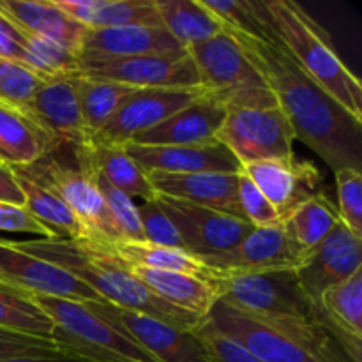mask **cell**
<instances>
[{
    "mask_svg": "<svg viewBox=\"0 0 362 362\" xmlns=\"http://www.w3.org/2000/svg\"><path fill=\"white\" fill-rule=\"evenodd\" d=\"M232 35V34H230ZM265 78L296 140L306 144L331 170H362V120L318 87L272 35L269 41L233 35Z\"/></svg>",
    "mask_w": 362,
    "mask_h": 362,
    "instance_id": "1",
    "label": "cell"
},
{
    "mask_svg": "<svg viewBox=\"0 0 362 362\" xmlns=\"http://www.w3.org/2000/svg\"><path fill=\"white\" fill-rule=\"evenodd\" d=\"M14 244L28 255L49 262L83 281L88 288L94 290L103 303L147 315L182 331H194L205 322V318L170 306L168 303L159 299L108 255L87 250L81 244L60 237L14 240Z\"/></svg>",
    "mask_w": 362,
    "mask_h": 362,
    "instance_id": "2",
    "label": "cell"
},
{
    "mask_svg": "<svg viewBox=\"0 0 362 362\" xmlns=\"http://www.w3.org/2000/svg\"><path fill=\"white\" fill-rule=\"evenodd\" d=\"M274 37L297 66L346 112L362 120L361 80L343 64L327 32L292 0H262Z\"/></svg>",
    "mask_w": 362,
    "mask_h": 362,
    "instance_id": "3",
    "label": "cell"
},
{
    "mask_svg": "<svg viewBox=\"0 0 362 362\" xmlns=\"http://www.w3.org/2000/svg\"><path fill=\"white\" fill-rule=\"evenodd\" d=\"M186 49L197 67L202 87L226 110L278 106L265 78L233 35L223 32Z\"/></svg>",
    "mask_w": 362,
    "mask_h": 362,
    "instance_id": "4",
    "label": "cell"
},
{
    "mask_svg": "<svg viewBox=\"0 0 362 362\" xmlns=\"http://www.w3.org/2000/svg\"><path fill=\"white\" fill-rule=\"evenodd\" d=\"M30 297L55 324L53 343L60 352L88 362H158L124 332L92 313L83 303Z\"/></svg>",
    "mask_w": 362,
    "mask_h": 362,
    "instance_id": "5",
    "label": "cell"
},
{
    "mask_svg": "<svg viewBox=\"0 0 362 362\" xmlns=\"http://www.w3.org/2000/svg\"><path fill=\"white\" fill-rule=\"evenodd\" d=\"M214 286L219 300L251 317L317 320L293 269L223 276Z\"/></svg>",
    "mask_w": 362,
    "mask_h": 362,
    "instance_id": "6",
    "label": "cell"
},
{
    "mask_svg": "<svg viewBox=\"0 0 362 362\" xmlns=\"http://www.w3.org/2000/svg\"><path fill=\"white\" fill-rule=\"evenodd\" d=\"M218 141L235 156L240 166L296 158V133L279 106L228 110Z\"/></svg>",
    "mask_w": 362,
    "mask_h": 362,
    "instance_id": "7",
    "label": "cell"
},
{
    "mask_svg": "<svg viewBox=\"0 0 362 362\" xmlns=\"http://www.w3.org/2000/svg\"><path fill=\"white\" fill-rule=\"evenodd\" d=\"M27 168L45 180L48 186H52L66 202L67 207L74 212V216L83 223L92 239L90 243L81 246L98 247L103 244L122 240L115 219L106 209L101 193L83 166L78 163L71 165L60 161L55 158V152H52Z\"/></svg>",
    "mask_w": 362,
    "mask_h": 362,
    "instance_id": "8",
    "label": "cell"
},
{
    "mask_svg": "<svg viewBox=\"0 0 362 362\" xmlns=\"http://www.w3.org/2000/svg\"><path fill=\"white\" fill-rule=\"evenodd\" d=\"M101 320L124 332L158 362H211L194 331H182L161 320L108 303H83Z\"/></svg>",
    "mask_w": 362,
    "mask_h": 362,
    "instance_id": "9",
    "label": "cell"
},
{
    "mask_svg": "<svg viewBox=\"0 0 362 362\" xmlns=\"http://www.w3.org/2000/svg\"><path fill=\"white\" fill-rule=\"evenodd\" d=\"M81 76L108 80L134 88L202 87L187 49L179 55H147L112 60H78Z\"/></svg>",
    "mask_w": 362,
    "mask_h": 362,
    "instance_id": "10",
    "label": "cell"
},
{
    "mask_svg": "<svg viewBox=\"0 0 362 362\" xmlns=\"http://www.w3.org/2000/svg\"><path fill=\"white\" fill-rule=\"evenodd\" d=\"M205 92L204 87L136 88L127 95L112 119L90 141L126 145L138 134L152 129Z\"/></svg>",
    "mask_w": 362,
    "mask_h": 362,
    "instance_id": "11",
    "label": "cell"
},
{
    "mask_svg": "<svg viewBox=\"0 0 362 362\" xmlns=\"http://www.w3.org/2000/svg\"><path fill=\"white\" fill-rule=\"evenodd\" d=\"M0 283L28 296L57 297L78 303H103L94 290L64 269L20 250L0 237Z\"/></svg>",
    "mask_w": 362,
    "mask_h": 362,
    "instance_id": "12",
    "label": "cell"
},
{
    "mask_svg": "<svg viewBox=\"0 0 362 362\" xmlns=\"http://www.w3.org/2000/svg\"><path fill=\"white\" fill-rule=\"evenodd\" d=\"M304 253L293 244L281 221L253 228L235 247L202 260L219 276L297 269Z\"/></svg>",
    "mask_w": 362,
    "mask_h": 362,
    "instance_id": "13",
    "label": "cell"
},
{
    "mask_svg": "<svg viewBox=\"0 0 362 362\" xmlns=\"http://www.w3.org/2000/svg\"><path fill=\"white\" fill-rule=\"evenodd\" d=\"M156 200L179 230L184 247L198 258L232 250L253 230L250 223L225 212L198 207L159 194H156Z\"/></svg>",
    "mask_w": 362,
    "mask_h": 362,
    "instance_id": "14",
    "label": "cell"
},
{
    "mask_svg": "<svg viewBox=\"0 0 362 362\" xmlns=\"http://www.w3.org/2000/svg\"><path fill=\"white\" fill-rule=\"evenodd\" d=\"M359 269H362V240L339 223L320 246L304 255L299 267L293 271L304 296L311 306L317 308L324 292L349 279Z\"/></svg>",
    "mask_w": 362,
    "mask_h": 362,
    "instance_id": "15",
    "label": "cell"
},
{
    "mask_svg": "<svg viewBox=\"0 0 362 362\" xmlns=\"http://www.w3.org/2000/svg\"><path fill=\"white\" fill-rule=\"evenodd\" d=\"M207 320L264 362H320L299 343L219 299Z\"/></svg>",
    "mask_w": 362,
    "mask_h": 362,
    "instance_id": "16",
    "label": "cell"
},
{
    "mask_svg": "<svg viewBox=\"0 0 362 362\" xmlns=\"http://www.w3.org/2000/svg\"><path fill=\"white\" fill-rule=\"evenodd\" d=\"M243 172L257 184L279 219L286 218L308 198L318 194L322 179L313 163L299 161L297 158L250 163L243 166Z\"/></svg>",
    "mask_w": 362,
    "mask_h": 362,
    "instance_id": "17",
    "label": "cell"
},
{
    "mask_svg": "<svg viewBox=\"0 0 362 362\" xmlns=\"http://www.w3.org/2000/svg\"><path fill=\"white\" fill-rule=\"evenodd\" d=\"M182 45L163 25H126L85 32L80 60H112L147 55H179Z\"/></svg>",
    "mask_w": 362,
    "mask_h": 362,
    "instance_id": "18",
    "label": "cell"
},
{
    "mask_svg": "<svg viewBox=\"0 0 362 362\" xmlns=\"http://www.w3.org/2000/svg\"><path fill=\"white\" fill-rule=\"evenodd\" d=\"M74 74L46 80L25 110L42 129L48 131L59 148H74L90 141L81 119Z\"/></svg>",
    "mask_w": 362,
    "mask_h": 362,
    "instance_id": "19",
    "label": "cell"
},
{
    "mask_svg": "<svg viewBox=\"0 0 362 362\" xmlns=\"http://www.w3.org/2000/svg\"><path fill=\"white\" fill-rule=\"evenodd\" d=\"M124 148L145 172L237 173L243 168L235 156L218 140L200 145L126 144Z\"/></svg>",
    "mask_w": 362,
    "mask_h": 362,
    "instance_id": "20",
    "label": "cell"
},
{
    "mask_svg": "<svg viewBox=\"0 0 362 362\" xmlns=\"http://www.w3.org/2000/svg\"><path fill=\"white\" fill-rule=\"evenodd\" d=\"M148 182L159 197L186 204L207 207L243 219L237 197V173L198 172V173H165L147 172Z\"/></svg>",
    "mask_w": 362,
    "mask_h": 362,
    "instance_id": "21",
    "label": "cell"
},
{
    "mask_svg": "<svg viewBox=\"0 0 362 362\" xmlns=\"http://www.w3.org/2000/svg\"><path fill=\"white\" fill-rule=\"evenodd\" d=\"M228 110L214 95L204 94L152 129L134 136L138 145H200L218 140Z\"/></svg>",
    "mask_w": 362,
    "mask_h": 362,
    "instance_id": "22",
    "label": "cell"
},
{
    "mask_svg": "<svg viewBox=\"0 0 362 362\" xmlns=\"http://www.w3.org/2000/svg\"><path fill=\"white\" fill-rule=\"evenodd\" d=\"M315 318L350 361L362 362V269L324 292Z\"/></svg>",
    "mask_w": 362,
    "mask_h": 362,
    "instance_id": "23",
    "label": "cell"
},
{
    "mask_svg": "<svg viewBox=\"0 0 362 362\" xmlns=\"http://www.w3.org/2000/svg\"><path fill=\"white\" fill-rule=\"evenodd\" d=\"M11 168L23 193V207L30 212L32 218L37 219L42 226H46L53 235L60 239L73 240L78 244L90 243L92 237L88 230L52 186L34 175L27 166H11Z\"/></svg>",
    "mask_w": 362,
    "mask_h": 362,
    "instance_id": "24",
    "label": "cell"
},
{
    "mask_svg": "<svg viewBox=\"0 0 362 362\" xmlns=\"http://www.w3.org/2000/svg\"><path fill=\"white\" fill-rule=\"evenodd\" d=\"M0 13L21 30L59 42L80 57L81 41L87 28L59 9L53 0H0Z\"/></svg>",
    "mask_w": 362,
    "mask_h": 362,
    "instance_id": "25",
    "label": "cell"
},
{
    "mask_svg": "<svg viewBox=\"0 0 362 362\" xmlns=\"http://www.w3.org/2000/svg\"><path fill=\"white\" fill-rule=\"evenodd\" d=\"M117 262L126 271H129L138 281L144 283L152 293H156L159 299L168 303L170 306L179 308V310L193 313L200 318H207L212 306L219 299L214 283L204 281V279L193 278V276L187 274H180V272L156 271V269L126 264L122 260Z\"/></svg>",
    "mask_w": 362,
    "mask_h": 362,
    "instance_id": "26",
    "label": "cell"
},
{
    "mask_svg": "<svg viewBox=\"0 0 362 362\" xmlns=\"http://www.w3.org/2000/svg\"><path fill=\"white\" fill-rule=\"evenodd\" d=\"M59 148L48 131L42 129L23 110L0 101V163L30 166Z\"/></svg>",
    "mask_w": 362,
    "mask_h": 362,
    "instance_id": "27",
    "label": "cell"
},
{
    "mask_svg": "<svg viewBox=\"0 0 362 362\" xmlns=\"http://www.w3.org/2000/svg\"><path fill=\"white\" fill-rule=\"evenodd\" d=\"M87 250L106 253L110 257L117 258V260H122L131 265H138V267L180 272V274L193 276V278L204 279V281L209 283H216L221 278L202 258L189 253L187 250H182V247H165L154 246V244L148 243H124V240H117V243L103 244V246L98 247H87Z\"/></svg>",
    "mask_w": 362,
    "mask_h": 362,
    "instance_id": "28",
    "label": "cell"
},
{
    "mask_svg": "<svg viewBox=\"0 0 362 362\" xmlns=\"http://www.w3.org/2000/svg\"><path fill=\"white\" fill-rule=\"evenodd\" d=\"M59 9L88 30L126 27V25H163L156 0H53Z\"/></svg>",
    "mask_w": 362,
    "mask_h": 362,
    "instance_id": "29",
    "label": "cell"
},
{
    "mask_svg": "<svg viewBox=\"0 0 362 362\" xmlns=\"http://www.w3.org/2000/svg\"><path fill=\"white\" fill-rule=\"evenodd\" d=\"M281 223L293 244L306 255L320 246L341 221L336 205L318 193L297 205Z\"/></svg>",
    "mask_w": 362,
    "mask_h": 362,
    "instance_id": "30",
    "label": "cell"
},
{
    "mask_svg": "<svg viewBox=\"0 0 362 362\" xmlns=\"http://www.w3.org/2000/svg\"><path fill=\"white\" fill-rule=\"evenodd\" d=\"M163 27L184 46H197L223 34L225 28L200 0H156Z\"/></svg>",
    "mask_w": 362,
    "mask_h": 362,
    "instance_id": "31",
    "label": "cell"
},
{
    "mask_svg": "<svg viewBox=\"0 0 362 362\" xmlns=\"http://www.w3.org/2000/svg\"><path fill=\"white\" fill-rule=\"evenodd\" d=\"M74 81H76L78 103H80L81 119H83L88 140H92L112 119L124 99L136 90L129 85L95 80V78H87L81 74H74Z\"/></svg>",
    "mask_w": 362,
    "mask_h": 362,
    "instance_id": "32",
    "label": "cell"
},
{
    "mask_svg": "<svg viewBox=\"0 0 362 362\" xmlns=\"http://www.w3.org/2000/svg\"><path fill=\"white\" fill-rule=\"evenodd\" d=\"M92 159L99 172L122 193L144 202L156 198V191L148 182L147 172L131 158L122 145H108L88 141Z\"/></svg>",
    "mask_w": 362,
    "mask_h": 362,
    "instance_id": "33",
    "label": "cell"
},
{
    "mask_svg": "<svg viewBox=\"0 0 362 362\" xmlns=\"http://www.w3.org/2000/svg\"><path fill=\"white\" fill-rule=\"evenodd\" d=\"M0 331L53 341L55 324L28 293L0 283Z\"/></svg>",
    "mask_w": 362,
    "mask_h": 362,
    "instance_id": "34",
    "label": "cell"
},
{
    "mask_svg": "<svg viewBox=\"0 0 362 362\" xmlns=\"http://www.w3.org/2000/svg\"><path fill=\"white\" fill-rule=\"evenodd\" d=\"M226 34L269 41L274 35L262 0H200Z\"/></svg>",
    "mask_w": 362,
    "mask_h": 362,
    "instance_id": "35",
    "label": "cell"
},
{
    "mask_svg": "<svg viewBox=\"0 0 362 362\" xmlns=\"http://www.w3.org/2000/svg\"><path fill=\"white\" fill-rule=\"evenodd\" d=\"M45 81V78L30 67L0 59V101L9 103L25 112Z\"/></svg>",
    "mask_w": 362,
    "mask_h": 362,
    "instance_id": "36",
    "label": "cell"
},
{
    "mask_svg": "<svg viewBox=\"0 0 362 362\" xmlns=\"http://www.w3.org/2000/svg\"><path fill=\"white\" fill-rule=\"evenodd\" d=\"M338 189L339 221L362 240V173L359 170L345 168L334 173Z\"/></svg>",
    "mask_w": 362,
    "mask_h": 362,
    "instance_id": "37",
    "label": "cell"
},
{
    "mask_svg": "<svg viewBox=\"0 0 362 362\" xmlns=\"http://www.w3.org/2000/svg\"><path fill=\"white\" fill-rule=\"evenodd\" d=\"M138 214H140L141 232H144V240L154 246H165V247H184L182 237H180L179 230L172 223V219L165 214L161 207H159L158 200L141 202L138 205Z\"/></svg>",
    "mask_w": 362,
    "mask_h": 362,
    "instance_id": "38",
    "label": "cell"
},
{
    "mask_svg": "<svg viewBox=\"0 0 362 362\" xmlns=\"http://www.w3.org/2000/svg\"><path fill=\"white\" fill-rule=\"evenodd\" d=\"M237 197H239V207L240 214H243L244 221L250 223L253 228L258 226L274 225V223L281 221L278 212L274 211L267 198L264 197L257 184L243 172H239V182H237Z\"/></svg>",
    "mask_w": 362,
    "mask_h": 362,
    "instance_id": "39",
    "label": "cell"
},
{
    "mask_svg": "<svg viewBox=\"0 0 362 362\" xmlns=\"http://www.w3.org/2000/svg\"><path fill=\"white\" fill-rule=\"evenodd\" d=\"M194 332L200 338L211 362H264L253 356L250 350L244 349L243 345L219 332L207 318Z\"/></svg>",
    "mask_w": 362,
    "mask_h": 362,
    "instance_id": "40",
    "label": "cell"
},
{
    "mask_svg": "<svg viewBox=\"0 0 362 362\" xmlns=\"http://www.w3.org/2000/svg\"><path fill=\"white\" fill-rule=\"evenodd\" d=\"M0 232L25 233L35 239H53V233L30 216L25 207L0 202Z\"/></svg>",
    "mask_w": 362,
    "mask_h": 362,
    "instance_id": "41",
    "label": "cell"
},
{
    "mask_svg": "<svg viewBox=\"0 0 362 362\" xmlns=\"http://www.w3.org/2000/svg\"><path fill=\"white\" fill-rule=\"evenodd\" d=\"M60 352L59 346L49 339L30 338V336L14 334L0 331V361L20 356H37V354Z\"/></svg>",
    "mask_w": 362,
    "mask_h": 362,
    "instance_id": "42",
    "label": "cell"
},
{
    "mask_svg": "<svg viewBox=\"0 0 362 362\" xmlns=\"http://www.w3.org/2000/svg\"><path fill=\"white\" fill-rule=\"evenodd\" d=\"M0 59L27 66L28 55L23 46V34L20 27L0 13ZM28 67V66H27Z\"/></svg>",
    "mask_w": 362,
    "mask_h": 362,
    "instance_id": "43",
    "label": "cell"
},
{
    "mask_svg": "<svg viewBox=\"0 0 362 362\" xmlns=\"http://www.w3.org/2000/svg\"><path fill=\"white\" fill-rule=\"evenodd\" d=\"M0 202L18 205V207H23L25 204L23 193H21L20 186H18L13 168L6 165V163H0Z\"/></svg>",
    "mask_w": 362,
    "mask_h": 362,
    "instance_id": "44",
    "label": "cell"
},
{
    "mask_svg": "<svg viewBox=\"0 0 362 362\" xmlns=\"http://www.w3.org/2000/svg\"><path fill=\"white\" fill-rule=\"evenodd\" d=\"M0 362H88V361L69 356V354H64V352H48V354H37V356L11 357V359H4Z\"/></svg>",
    "mask_w": 362,
    "mask_h": 362,
    "instance_id": "45",
    "label": "cell"
}]
</instances>
